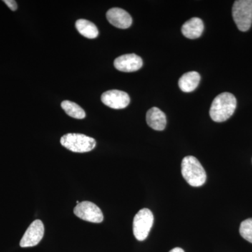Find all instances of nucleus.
Returning <instances> with one entry per match:
<instances>
[{"label":"nucleus","mask_w":252,"mask_h":252,"mask_svg":"<svg viewBox=\"0 0 252 252\" xmlns=\"http://www.w3.org/2000/svg\"><path fill=\"white\" fill-rule=\"evenodd\" d=\"M76 216L86 221L99 223L104 220L103 214L95 204L84 201L78 204L74 209Z\"/></svg>","instance_id":"nucleus-6"},{"label":"nucleus","mask_w":252,"mask_h":252,"mask_svg":"<svg viewBox=\"0 0 252 252\" xmlns=\"http://www.w3.org/2000/svg\"><path fill=\"white\" fill-rule=\"evenodd\" d=\"M101 100L107 107L114 109L126 108L130 103V97L127 93L119 90L106 91L102 94Z\"/></svg>","instance_id":"nucleus-8"},{"label":"nucleus","mask_w":252,"mask_h":252,"mask_svg":"<svg viewBox=\"0 0 252 252\" xmlns=\"http://www.w3.org/2000/svg\"><path fill=\"white\" fill-rule=\"evenodd\" d=\"M4 2L7 5L8 7H9L11 11H14L17 10V4H16V1H14V0H4Z\"/></svg>","instance_id":"nucleus-17"},{"label":"nucleus","mask_w":252,"mask_h":252,"mask_svg":"<svg viewBox=\"0 0 252 252\" xmlns=\"http://www.w3.org/2000/svg\"><path fill=\"white\" fill-rule=\"evenodd\" d=\"M107 18L114 27L120 29H127L132 25V19L130 15L120 8H112L107 11Z\"/></svg>","instance_id":"nucleus-10"},{"label":"nucleus","mask_w":252,"mask_h":252,"mask_svg":"<svg viewBox=\"0 0 252 252\" xmlns=\"http://www.w3.org/2000/svg\"><path fill=\"white\" fill-rule=\"evenodd\" d=\"M76 28L81 35L89 39H94L98 36V29L94 23L88 20H78L76 22Z\"/></svg>","instance_id":"nucleus-14"},{"label":"nucleus","mask_w":252,"mask_h":252,"mask_svg":"<svg viewBox=\"0 0 252 252\" xmlns=\"http://www.w3.org/2000/svg\"><path fill=\"white\" fill-rule=\"evenodd\" d=\"M147 122L149 127L158 131L163 130L167 124L166 116L157 107L149 109L147 114Z\"/></svg>","instance_id":"nucleus-11"},{"label":"nucleus","mask_w":252,"mask_h":252,"mask_svg":"<svg viewBox=\"0 0 252 252\" xmlns=\"http://www.w3.org/2000/svg\"><path fill=\"white\" fill-rule=\"evenodd\" d=\"M236 107L235 96L230 93H222L212 102L210 110V117L215 122H225L233 115Z\"/></svg>","instance_id":"nucleus-1"},{"label":"nucleus","mask_w":252,"mask_h":252,"mask_svg":"<svg viewBox=\"0 0 252 252\" xmlns=\"http://www.w3.org/2000/svg\"><path fill=\"white\" fill-rule=\"evenodd\" d=\"M61 143L68 150L75 153H86L94 149L95 140L83 134L68 133L63 136Z\"/></svg>","instance_id":"nucleus-3"},{"label":"nucleus","mask_w":252,"mask_h":252,"mask_svg":"<svg viewBox=\"0 0 252 252\" xmlns=\"http://www.w3.org/2000/svg\"><path fill=\"white\" fill-rule=\"evenodd\" d=\"M61 107L69 117L77 119H84L86 117V113L80 106L71 101H63Z\"/></svg>","instance_id":"nucleus-15"},{"label":"nucleus","mask_w":252,"mask_h":252,"mask_svg":"<svg viewBox=\"0 0 252 252\" xmlns=\"http://www.w3.org/2000/svg\"><path fill=\"white\" fill-rule=\"evenodd\" d=\"M232 13L238 29L243 32L249 31L252 24V0L235 1Z\"/></svg>","instance_id":"nucleus-4"},{"label":"nucleus","mask_w":252,"mask_h":252,"mask_svg":"<svg viewBox=\"0 0 252 252\" xmlns=\"http://www.w3.org/2000/svg\"><path fill=\"white\" fill-rule=\"evenodd\" d=\"M169 252H185L184 251V250H182V248H176L172 249L171 251Z\"/></svg>","instance_id":"nucleus-18"},{"label":"nucleus","mask_w":252,"mask_h":252,"mask_svg":"<svg viewBox=\"0 0 252 252\" xmlns=\"http://www.w3.org/2000/svg\"><path fill=\"white\" fill-rule=\"evenodd\" d=\"M200 81V75L197 72L186 73L179 80L181 90L185 93H190L198 87Z\"/></svg>","instance_id":"nucleus-13"},{"label":"nucleus","mask_w":252,"mask_h":252,"mask_svg":"<svg viewBox=\"0 0 252 252\" xmlns=\"http://www.w3.org/2000/svg\"><path fill=\"white\" fill-rule=\"evenodd\" d=\"M182 174L184 179L191 187H201L206 182L205 169L198 159L192 156L184 158L182 160Z\"/></svg>","instance_id":"nucleus-2"},{"label":"nucleus","mask_w":252,"mask_h":252,"mask_svg":"<svg viewBox=\"0 0 252 252\" xmlns=\"http://www.w3.org/2000/svg\"><path fill=\"white\" fill-rule=\"evenodd\" d=\"M240 233L245 240L252 243V219H248L242 222Z\"/></svg>","instance_id":"nucleus-16"},{"label":"nucleus","mask_w":252,"mask_h":252,"mask_svg":"<svg viewBox=\"0 0 252 252\" xmlns=\"http://www.w3.org/2000/svg\"><path fill=\"white\" fill-rule=\"evenodd\" d=\"M203 21L199 18H193L189 20L182 28V34L190 39L200 37L203 34Z\"/></svg>","instance_id":"nucleus-12"},{"label":"nucleus","mask_w":252,"mask_h":252,"mask_svg":"<svg viewBox=\"0 0 252 252\" xmlns=\"http://www.w3.org/2000/svg\"><path fill=\"white\" fill-rule=\"evenodd\" d=\"M44 235V225L41 220H35L28 227L23 235L20 246L21 248H31L40 243Z\"/></svg>","instance_id":"nucleus-7"},{"label":"nucleus","mask_w":252,"mask_h":252,"mask_svg":"<svg viewBox=\"0 0 252 252\" xmlns=\"http://www.w3.org/2000/svg\"><path fill=\"white\" fill-rule=\"evenodd\" d=\"M143 64V61L137 55H123L114 61V67L118 70L124 72H132L139 70Z\"/></svg>","instance_id":"nucleus-9"},{"label":"nucleus","mask_w":252,"mask_h":252,"mask_svg":"<svg viewBox=\"0 0 252 252\" xmlns=\"http://www.w3.org/2000/svg\"><path fill=\"white\" fill-rule=\"evenodd\" d=\"M154 215L149 209L144 208L137 212L133 220V233L139 241L147 239L154 223Z\"/></svg>","instance_id":"nucleus-5"}]
</instances>
